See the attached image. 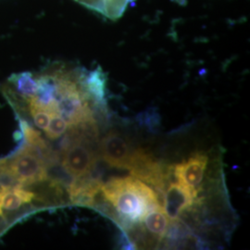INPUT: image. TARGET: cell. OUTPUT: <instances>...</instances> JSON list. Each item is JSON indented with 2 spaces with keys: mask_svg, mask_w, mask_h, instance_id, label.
<instances>
[{
  "mask_svg": "<svg viewBox=\"0 0 250 250\" xmlns=\"http://www.w3.org/2000/svg\"><path fill=\"white\" fill-rule=\"evenodd\" d=\"M40 155L37 149L26 144L13 158L8 160L9 170L20 186L26 188L48 179L45 161Z\"/></svg>",
  "mask_w": 250,
  "mask_h": 250,
  "instance_id": "7a4b0ae2",
  "label": "cell"
},
{
  "mask_svg": "<svg viewBox=\"0 0 250 250\" xmlns=\"http://www.w3.org/2000/svg\"><path fill=\"white\" fill-rule=\"evenodd\" d=\"M144 224L148 232L161 239L165 236L169 228L170 220L161 204L152 206L143 218Z\"/></svg>",
  "mask_w": 250,
  "mask_h": 250,
  "instance_id": "ba28073f",
  "label": "cell"
},
{
  "mask_svg": "<svg viewBox=\"0 0 250 250\" xmlns=\"http://www.w3.org/2000/svg\"><path fill=\"white\" fill-rule=\"evenodd\" d=\"M77 3H79L84 8L91 9L93 11H96L102 15L103 13V6H104V0H74Z\"/></svg>",
  "mask_w": 250,
  "mask_h": 250,
  "instance_id": "5bb4252c",
  "label": "cell"
},
{
  "mask_svg": "<svg viewBox=\"0 0 250 250\" xmlns=\"http://www.w3.org/2000/svg\"><path fill=\"white\" fill-rule=\"evenodd\" d=\"M97 158L84 140L73 138L62 153V167L72 177L81 178L88 175L96 165Z\"/></svg>",
  "mask_w": 250,
  "mask_h": 250,
  "instance_id": "277c9868",
  "label": "cell"
},
{
  "mask_svg": "<svg viewBox=\"0 0 250 250\" xmlns=\"http://www.w3.org/2000/svg\"><path fill=\"white\" fill-rule=\"evenodd\" d=\"M134 0H104L102 15L111 21L123 17L125 11Z\"/></svg>",
  "mask_w": 250,
  "mask_h": 250,
  "instance_id": "8fae6325",
  "label": "cell"
},
{
  "mask_svg": "<svg viewBox=\"0 0 250 250\" xmlns=\"http://www.w3.org/2000/svg\"><path fill=\"white\" fill-rule=\"evenodd\" d=\"M68 124L61 114L56 113L51 116L49 125L45 129V135L49 139H57L61 137L67 130Z\"/></svg>",
  "mask_w": 250,
  "mask_h": 250,
  "instance_id": "7c38bea8",
  "label": "cell"
},
{
  "mask_svg": "<svg viewBox=\"0 0 250 250\" xmlns=\"http://www.w3.org/2000/svg\"><path fill=\"white\" fill-rule=\"evenodd\" d=\"M22 204V200L20 198L18 195L15 194V192L11 188L7 190L2 200V208L5 210L15 211L19 209Z\"/></svg>",
  "mask_w": 250,
  "mask_h": 250,
  "instance_id": "4fadbf2b",
  "label": "cell"
},
{
  "mask_svg": "<svg viewBox=\"0 0 250 250\" xmlns=\"http://www.w3.org/2000/svg\"><path fill=\"white\" fill-rule=\"evenodd\" d=\"M86 90L95 104L104 105L106 103L107 77L100 67L87 73Z\"/></svg>",
  "mask_w": 250,
  "mask_h": 250,
  "instance_id": "9c48e42d",
  "label": "cell"
},
{
  "mask_svg": "<svg viewBox=\"0 0 250 250\" xmlns=\"http://www.w3.org/2000/svg\"><path fill=\"white\" fill-rule=\"evenodd\" d=\"M20 125L21 127V134L24 137L25 143L28 146L37 149L40 152V154H44L45 157L48 158V154L50 150L48 149V146L41 136L40 133L37 132L35 128H33L23 119L20 120Z\"/></svg>",
  "mask_w": 250,
  "mask_h": 250,
  "instance_id": "30bf717a",
  "label": "cell"
},
{
  "mask_svg": "<svg viewBox=\"0 0 250 250\" xmlns=\"http://www.w3.org/2000/svg\"><path fill=\"white\" fill-rule=\"evenodd\" d=\"M197 192L181 183H172L166 189L163 201L164 211L170 221L178 220L180 215L194 204Z\"/></svg>",
  "mask_w": 250,
  "mask_h": 250,
  "instance_id": "5b68a950",
  "label": "cell"
},
{
  "mask_svg": "<svg viewBox=\"0 0 250 250\" xmlns=\"http://www.w3.org/2000/svg\"><path fill=\"white\" fill-rule=\"evenodd\" d=\"M99 149L107 165L114 168L126 169L132 152L130 151L129 145L121 134L116 132H109L101 139Z\"/></svg>",
  "mask_w": 250,
  "mask_h": 250,
  "instance_id": "52a82bcc",
  "label": "cell"
},
{
  "mask_svg": "<svg viewBox=\"0 0 250 250\" xmlns=\"http://www.w3.org/2000/svg\"><path fill=\"white\" fill-rule=\"evenodd\" d=\"M103 197L130 224L143 221L152 206L161 204L157 193L146 183L135 177H115L102 185Z\"/></svg>",
  "mask_w": 250,
  "mask_h": 250,
  "instance_id": "6da1fadb",
  "label": "cell"
},
{
  "mask_svg": "<svg viewBox=\"0 0 250 250\" xmlns=\"http://www.w3.org/2000/svg\"><path fill=\"white\" fill-rule=\"evenodd\" d=\"M126 169L135 178L162 191L168 179L169 170H165V166L161 165L150 153L137 149L132 152L127 162Z\"/></svg>",
  "mask_w": 250,
  "mask_h": 250,
  "instance_id": "3957f363",
  "label": "cell"
},
{
  "mask_svg": "<svg viewBox=\"0 0 250 250\" xmlns=\"http://www.w3.org/2000/svg\"><path fill=\"white\" fill-rule=\"evenodd\" d=\"M208 158L204 153H196L174 167V176L179 183L198 192L203 181Z\"/></svg>",
  "mask_w": 250,
  "mask_h": 250,
  "instance_id": "8992f818",
  "label": "cell"
}]
</instances>
